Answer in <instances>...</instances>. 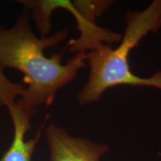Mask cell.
<instances>
[{
	"label": "cell",
	"instance_id": "6da1fadb",
	"mask_svg": "<svg viewBox=\"0 0 161 161\" xmlns=\"http://www.w3.org/2000/svg\"><path fill=\"white\" fill-rule=\"evenodd\" d=\"M29 17L28 10H25L13 27L0 29V69L13 68L23 72L29 87L20 99L35 108L51 104L58 90L71 81L78 70L85 67L86 53L79 52L65 65L61 64V55L46 57L44 49L64 40L67 31L39 39L32 31Z\"/></svg>",
	"mask_w": 161,
	"mask_h": 161
},
{
	"label": "cell",
	"instance_id": "7a4b0ae2",
	"mask_svg": "<svg viewBox=\"0 0 161 161\" xmlns=\"http://www.w3.org/2000/svg\"><path fill=\"white\" fill-rule=\"evenodd\" d=\"M161 28V0L153 1L142 11H128L124 37L115 49L100 43L86 54L90 71L87 83L78 93L80 105L99 100L106 90L118 85L152 86L161 90V72L150 78L134 75L128 65L130 51L150 31Z\"/></svg>",
	"mask_w": 161,
	"mask_h": 161
},
{
	"label": "cell",
	"instance_id": "3957f363",
	"mask_svg": "<svg viewBox=\"0 0 161 161\" xmlns=\"http://www.w3.org/2000/svg\"><path fill=\"white\" fill-rule=\"evenodd\" d=\"M45 132L50 161H99L109 149L106 145L71 136L55 124H49Z\"/></svg>",
	"mask_w": 161,
	"mask_h": 161
},
{
	"label": "cell",
	"instance_id": "277c9868",
	"mask_svg": "<svg viewBox=\"0 0 161 161\" xmlns=\"http://www.w3.org/2000/svg\"><path fill=\"white\" fill-rule=\"evenodd\" d=\"M14 125L12 143L0 161H31V157L40 137V132L31 140H25L26 132L30 129V119L35 114V108L25 104L21 99L8 108Z\"/></svg>",
	"mask_w": 161,
	"mask_h": 161
},
{
	"label": "cell",
	"instance_id": "5b68a950",
	"mask_svg": "<svg viewBox=\"0 0 161 161\" xmlns=\"http://www.w3.org/2000/svg\"><path fill=\"white\" fill-rule=\"evenodd\" d=\"M25 93V87L12 82L0 69V106H6L8 108L14 106L17 102V97H24Z\"/></svg>",
	"mask_w": 161,
	"mask_h": 161
}]
</instances>
